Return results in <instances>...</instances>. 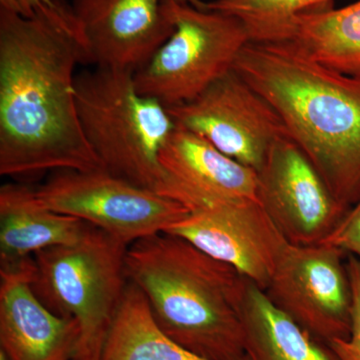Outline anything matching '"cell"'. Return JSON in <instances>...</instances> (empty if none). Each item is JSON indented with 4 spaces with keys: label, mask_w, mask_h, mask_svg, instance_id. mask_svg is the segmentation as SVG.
Wrapping results in <instances>:
<instances>
[{
    "label": "cell",
    "mask_w": 360,
    "mask_h": 360,
    "mask_svg": "<svg viewBox=\"0 0 360 360\" xmlns=\"http://www.w3.org/2000/svg\"><path fill=\"white\" fill-rule=\"evenodd\" d=\"M84 46L70 4L32 16L0 8V174L16 181L63 169H104L75 101Z\"/></svg>",
    "instance_id": "cell-1"
},
{
    "label": "cell",
    "mask_w": 360,
    "mask_h": 360,
    "mask_svg": "<svg viewBox=\"0 0 360 360\" xmlns=\"http://www.w3.org/2000/svg\"><path fill=\"white\" fill-rule=\"evenodd\" d=\"M233 70L266 99L335 198H360V72L312 60L286 42H248Z\"/></svg>",
    "instance_id": "cell-2"
},
{
    "label": "cell",
    "mask_w": 360,
    "mask_h": 360,
    "mask_svg": "<svg viewBox=\"0 0 360 360\" xmlns=\"http://www.w3.org/2000/svg\"><path fill=\"white\" fill-rule=\"evenodd\" d=\"M127 274L170 340L205 359H246L240 307L248 278L238 270L160 232L129 246Z\"/></svg>",
    "instance_id": "cell-3"
},
{
    "label": "cell",
    "mask_w": 360,
    "mask_h": 360,
    "mask_svg": "<svg viewBox=\"0 0 360 360\" xmlns=\"http://www.w3.org/2000/svg\"><path fill=\"white\" fill-rule=\"evenodd\" d=\"M78 117L106 172L155 191L160 153L176 127L167 108L137 89L134 73L94 68L77 75Z\"/></svg>",
    "instance_id": "cell-4"
},
{
    "label": "cell",
    "mask_w": 360,
    "mask_h": 360,
    "mask_svg": "<svg viewBox=\"0 0 360 360\" xmlns=\"http://www.w3.org/2000/svg\"><path fill=\"white\" fill-rule=\"evenodd\" d=\"M129 245L89 224L70 245L33 255L32 288L54 314L73 319L79 340L73 360H101L129 284Z\"/></svg>",
    "instance_id": "cell-5"
},
{
    "label": "cell",
    "mask_w": 360,
    "mask_h": 360,
    "mask_svg": "<svg viewBox=\"0 0 360 360\" xmlns=\"http://www.w3.org/2000/svg\"><path fill=\"white\" fill-rule=\"evenodd\" d=\"M174 32L134 73L137 89L167 108L189 103L233 70L250 42L245 26L229 14L165 0Z\"/></svg>",
    "instance_id": "cell-6"
},
{
    "label": "cell",
    "mask_w": 360,
    "mask_h": 360,
    "mask_svg": "<svg viewBox=\"0 0 360 360\" xmlns=\"http://www.w3.org/2000/svg\"><path fill=\"white\" fill-rule=\"evenodd\" d=\"M35 194L49 210L77 217L129 245L165 232L189 212L176 201L105 169L58 170Z\"/></svg>",
    "instance_id": "cell-7"
},
{
    "label": "cell",
    "mask_w": 360,
    "mask_h": 360,
    "mask_svg": "<svg viewBox=\"0 0 360 360\" xmlns=\"http://www.w3.org/2000/svg\"><path fill=\"white\" fill-rule=\"evenodd\" d=\"M345 251L286 243L264 290L272 304L324 343L349 338L352 291Z\"/></svg>",
    "instance_id": "cell-8"
},
{
    "label": "cell",
    "mask_w": 360,
    "mask_h": 360,
    "mask_svg": "<svg viewBox=\"0 0 360 360\" xmlns=\"http://www.w3.org/2000/svg\"><path fill=\"white\" fill-rule=\"evenodd\" d=\"M167 110L177 127L257 172L272 146L290 136L274 106L233 70L193 101Z\"/></svg>",
    "instance_id": "cell-9"
},
{
    "label": "cell",
    "mask_w": 360,
    "mask_h": 360,
    "mask_svg": "<svg viewBox=\"0 0 360 360\" xmlns=\"http://www.w3.org/2000/svg\"><path fill=\"white\" fill-rule=\"evenodd\" d=\"M257 176L258 201L291 245H321L347 212L288 135L270 148Z\"/></svg>",
    "instance_id": "cell-10"
},
{
    "label": "cell",
    "mask_w": 360,
    "mask_h": 360,
    "mask_svg": "<svg viewBox=\"0 0 360 360\" xmlns=\"http://www.w3.org/2000/svg\"><path fill=\"white\" fill-rule=\"evenodd\" d=\"M165 232L231 265L264 290L288 243L257 200L213 203L188 212Z\"/></svg>",
    "instance_id": "cell-11"
},
{
    "label": "cell",
    "mask_w": 360,
    "mask_h": 360,
    "mask_svg": "<svg viewBox=\"0 0 360 360\" xmlns=\"http://www.w3.org/2000/svg\"><path fill=\"white\" fill-rule=\"evenodd\" d=\"M84 65L137 72L174 32L165 0H72Z\"/></svg>",
    "instance_id": "cell-12"
},
{
    "label": "cell",
    "mask_w": 360,
    "mask_h": 360,
    "mask_svg": "<svg viewBox=\"0 0 360 360\" xmlns=\"http://www.w3.org/2000/svg\"><path fill=\"white\" fill-rule=\"evenodd\" d=\"M160 165L155 193L189 212L221 201H258L257 172L191 130L176 125L161 149Z\"/></svg>",
    "instance_id": "cell-13"
},
{
    "label": "cell",
    "mask_w": 360,
    "mask_h": 360,
    "mask_svg": "<svg viewBox=\"0 0 360 360\" xmlns=\"http://www.w3.org/2000/svg\"><path fill=\"white\" fill-rule=\"evenodd\" d=\"M32 276L33 257L0 265V350L9 360H73L79 328L45 307Z\"/></svg>",
    "instance_id": "cell-14"
},
{
    "label": "cell",
    "mask_w": 360,
    "mask_h": 360,
    "mask_svg": "<svg viewBox=\"0 0 360 360\" xmlns=\"http://www.w3.org/2000/svg\"><path fill=\"white\" fill-rule=\"evenodd\" d=\"M89 224L42 205L22 184L0 188V264H15L53 246L75 243Z\"/></svg>",
    "instance_id": "cell-15"
},
{
    "label": "cell",
    "mask_w": 360,
    "mask_h": 360,
    "mask_svg": "<svg viewBox=\"0 0 360 360\" xmlns=\"http://www.w3.org/2000/svg\"><path fill=\"white\" fill-rule=\"evenodd\" d=\"M240 317L248 360H340L330 345L274 307L264 290L248 279Z\"/></svg>",
    "instance_id": "cell-16"
},
{
    "label": "cell",
    "mask_w": 360,
    "mask_h": 360,
    "mask_svg": "<svg viewBox=\"0 0 360 360\" xmlns=\"http://www.w3.org/2000/svg\"><path fill=\"white\" fill-rule=\"evenodd\" d=\"M276 42H286L331 70L360 72V0L298 14ZM274 44V42H271Z\"/></svg>",
    "instance_id": "cell-17"
},
{
    "label": "cell",
    "mask_w": 360,
    "mask_h": 360,
    "mask_svg": "<svg viewBox=\"0 0 360 360\" xmlns=\"http://www.w3.org/2000/svg\"><path fill=\"white\" fill-rule=\"evenodd\" d=\"M101 360L207 359L165 335L155 323L143 293L129 281L104 343Z\"/></svg>",
    "instance_id": "cell-18"
},
{
    "label": "cell",
    "mask_w": 360,
    "mask_h": 360,
    "mask_svg": "<svg viewBox=\"0 0 360 360\" xmlns=\"http://www.w3.org/2000/svg\"><path fill=\"white\" fill-rule=\"evenodd\" d=\"M335 0H213L206 9L234 16L243 23L250 42H276L298 14L333 7Z\"/></svg>",
    "instance_id": "cell-19"
},
{
    "label": "cell",
    "mask_w": 360,
    "mask_h": 360,
    "mask_svg": "<svg viewBox=\"0 0 360 360\" xmlns=\"http://www.w3.org/2000/svg\"><path fill=\"white\" fill-rule=\"evenodd\" d=\"M347 266L352 291V329L347 340L329 343L340 360H360V262L347 255Z\"/></svg>",
    "instance_id": "cell-20"
},
{
    "label": "cell",
    "mask_w": 360,
    "mask_h": 360,
    "mask_svg": "<svg viewBox=\"0 0 360 360\" xmlns=\"http://www.w3.org/2000/svg\"><path fill=\"white\" fill-rule=\"evenodd\" d=\"M323 243L335 246L360 262V198Z\"/></svg>",
    "instance_id": "cell-21"
},
{
    "label": "cell",
    "mask_w": 360,
    "mask_h": 360,
    "mask_svg": "<svg viewBox=\"0 0 360 360\" xmlns=\"http://www.w3.org/2000/svg\"><path fill=\"white\" fill-rule=\"evenodd\" d=\"M16 2L21 15L30 18L42 7L51 6L54 0H16Z\"/></svg>",
    "instance_id": "cell-22"
},
{
    "label": "cell",
    "mask_w": 360,
    "mask_h": 360,
    "mask_svg": "<svg viewBox=\"0 0 360 360\" xmlns=\"http://www.w3.org/2000/svg\"><path fill=\"white\" fill-rule=\"evenodd\" d=\"M172 1L180 4H189L196 8L206 9V2H203L202 0H172Z\"/></svg>",
    "instance_id": "cell-23"
},
{
    "label": "cell",
    "mask_w": 360,
    "mask_h": 360,
    "mask_svg": "<svg viewBox=\"0 0 360 360\" xmlns=\"http://www.w3.org/2000/svg\"><path fill=\"white\" fill-rule=\"evenodd\" d=\"M0 360H9L8 357L6 356V354L2 350H0Z\"/></svg>",
    "instance_id": "cell-24"
}]
</instances>
